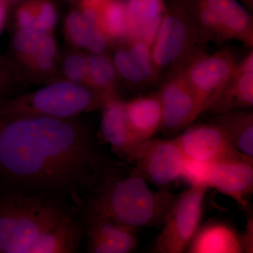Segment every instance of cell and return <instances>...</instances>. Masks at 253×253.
Instances as JSON below:
<instances>
[{
  "label": "cell",
  "instance_id": "cell-24",
  "mask_svg": "<svg viewBox=\"0 0 253 253\" xmlns=\"http://www.w3.org/2000/svg\"><path fill=\"white\" fill-rule=\"evenodd\" d=\"M118 74L113 60L104 54L87 56L86 86L106 97L117 94Z\"/></svg>",
  "mask_w": 253,
  "mask_h": 253
},
{
  "label": "cell",
  "instance_id": "cell-25",
  "mask_svg": "<svg viewBox=\"0 0 253 253\" xmlns=\"http://www.w3.org/2000/svg\"><path fill=\"white\" fill-rule=\"evenodd\" d=\"M126 48L139 68L147 84L158 82L153 59L151 46L138 39H129Z\"/></svg>",
  "mask_w": 253,
  "mask_h": 253
},
{
  "label": "cell",
  "instance_id": "cell-4",
  "mask_svg": "<svg viewBox=\"0 0 253 253\" xmlns=\"http://www.w3.org/2000/svg\"><path fill=\"white\" fill-rule=\"evenodd\" d=\"M107 97L87 86L56 82L35 92L0 102V115L70 119L101 109Z\"/></svg>",
  "mask_w": 253,
  "mask_h": 253
},
{
  "label": "cell",
  "instance_id": "cell-1",
  "mask_svg": "<svg viewBox=\"0 0 253 253\" xmlns=\"http://www.w3.org/2000/svg\"><path fill=\"white\" fill-rule=\"evenodd\" d=\"M107 158L77 118L0 115V191L59 195L81 208Z\"/></svg>",
  "mask_w": 253,
  "mask_h": 253
},
{
  "label": "cell",
  "instance_id": "cell-27",
  "mask_svg": "<svg viewBox=\"0 0 253 253\" xmlns=\"http://www.w3.org/2000/svg\"><path fill=\"white\" fill-rule=\"evenodd\" d=\"M211 169V163L186 157L180 178L190 186H206L208 188Z\"/></svg>",
  "mask_w": 253,
  "mask_h": 253
},
{
  "label": "cell",
  "instance_id": "cell-30",
  "mask_svg": "<svg viewBox=\"0 0 253 253\" xmlns=\"http://www.w3.org/2000/svg\"><path fill=\"white\" fill-rule=\"evenodd\" d=\"M14 80V64L9 59L0 55V102L11 98Z\"/></svg>",
  "mask_w": 253,
  "mask_h": 253
},
{
  "label": "cell",
  "instance_id": "cell-18",
  "mask_svg": "<svg viewBox=\"0 0 253 253\" xmlns=\"http://www.w3.org/2000/svg\"><path fill=\"white\" fill-rule=\"evenodd\" d=\"M185 253H244L241 234L229 223L219 220L207 221L200 224Z\"/></svg>",
  "mask_w": 253,
  "mask_h": 253
},
{
  "label": "cell",
  "instance_id": "cell-28",
  "mask_svg": "<svg viewBox=\"0 0 253 253\" xmlns=\"http://www.w3.org/2000/svg\"><path fill=\"white\" fill-rule=\"evenodd\" d=\"M65 29L68 41L73 45L80 48L86 47L88 26L81 11H73L68 15Z\"/></svg>",
  "mask_w": 253,
  "mask_h": 253
},
{
  "label": "cell",
  "instance_id": "cell-3",
  "mask_svg": "<svg viewBox=\"0 0 253 253\" xmlns=\"http://www.w3.org/2000/svg\"><path fill=\"white\" fill-rule=\"evenodd\" d=\"M76 207L59 195L0 191V253H29L49 226Z\"/></svg>",
  "mask_w": 253,
  "mask_h": 253
},
{
  "label": "cell",
  "instance_id": "cell-15",
  "mask_svg": "<svg viewBox=\"0 0 253 253\" xmlns=\"http://www.w3.org/2000/svg\"><path fill=\"white\" fill-rule=\"evenodd\" d=\"M253 106V48L238 61L230 79L206 112L212 115L250 109Z\"/></svg>",
  "mask_w": 253,
  "mask_h": 253
},
{
  "label": "cell",
  "instance_id": "cell-10",
  "mask_svg": "<svg viewBox=\"0 0 253 253\" xmlns=\"http://www.w3.org/2000/svg\"><path fill=\"white\" fill-rule=\"evenodd\" d=\"M80 210L88 253H128L136 249L137 230L101 215L84 204Z\"/></svg>",
  "mask_w": 253,
  "mask_h": 253
},
{
  "label": "cell",
  "instance_id": "cell-5",
  "mask_svg": "<svg viewBox=\"0 0 253 253\" xmlns=\"http://www.w3.org/2000/svg\"><path fill=\"white\" fill-rule=\"evenodd\" d=\"M204 44L237 41L253 48V18L239 0H176Z\"/></svg>",
  "mask_w": 253,
  "mask_h": 253
},
{
  "label": "cell",
  "instance_id": "cell-34",
  "mask_svg": "<svg viewBox=\"0 0 253 253\" xmlns=\"http://www.w3.org/2000/svg\"><path fill=\"white\" fill-rule=\"evenodd\" d=\"M4 1H6L8 4H11V3L16 2V1H19V0H4Z\"/></svg>",
  "mask_w": 253,
  "mask_h": 253
},
{
  "label": "cell",
  "instance_id": "cell-17",
  "mask_svg": "<svg viewBox=\"0 0 253 253\" xmlns=\"http://www.w3.org/2000/svg\"><path fill=\"white\" fill-rule=\"evenodd\" d=\"M11 47L18 59L36 71L47 73L54 67L57 46L51 33L18 29L13 37Z\"/></svg>",
  "mask_w": 253,
  "mask_h": 253
},
{
  "label": "cell",
  "instance_id": "cell-6",
  "mask_svg": "<svg viewBox=\"0 0 253 253\" xmlns=\"http://www.w3.org/2000/svg\"><path fill=\"white\" fill-rule=\"evenodd\" d=\"M205 44L192 21L176 0H166V10L152 46L158 81H164Z\"/></svg>",
  "mask_w": 253,
  "mask_h": 253
},
{
  "label": "cell",
  "instance_id": "cell-20",
  "mask_svg": "<svg viewBox=\"0 0 253 253\" xmlns=\"http://www.w3.org/2000/svg\"><path fill=\"white\" fill-rule=\"evenodd\" d=\"M126 4L129 39L152 46L166 12V0H126Z\"/></svg>",
  "mask_w": 253,
  "mask_h": 253
},
{
  "label": "cell",
  "instance_id": "cell-29",
  "mask_svg": "<svg viewBox=\"0 0 253 253\" xmlns=\"http://www.w3.org/2000/svg\"><path fill=\"white\" fill-rule=\"evenodd\" d=\"M65 74L73 83H85L87 72V57L79 54L68 56L63 66Z\"/></svg>",
  "mask_w": 253,
  "mask_h": 253
},
{
  "label": "cell",
  "instance_id": "cell-2",
  "mask_svg": "<svg viewBox=\"0 0 253 253\" xmlns=\"http://www.w3.org/2000/svg\"><path fill=\"white\" fill-rule=\"evenodd\" d=\"M176 196L167 189H151L132 168L126 169L108 158L84 204L138 231L163 224Z\"/></svg>",
  "mask_w": 253,
  "mask_h": 253
},
{
  "label": "cell",
  "instance_id": "cell-32",
  "mask_svg": "<svg viewBox=\"0 0 253 253\" xmlns=\"http://www.w3.org/2000/svg\"><path fill=\"white\" fill-rule=\"evenodd\" d=\"M8 6L9 4L4 1L0 0V33L4 30L7 18Z\"/></svg>",
  "mask_w": 253,
  "mask_h": 253
},
{
  "label": "cell",
  "instance_id": "cell-8",
  "mask_svg": "<svg viewBox=\"0 0 253 253\" xmlns=\"http://www.w3.org/2000/svg\"><path fill=\"white\" fill-rule=\"evenodd\" d=\"M208 190L206 186H190L176 194L163 222L162 231L155 242L154 253H185L201 224Z\"/></svg>",
  "mask_w": 253,
  "mask_h": 253
},
{
  "label": "cell",
  "instance_id": "cell-21",
  "mask_svg": "<svg viewBox=\"0 0 253 253\" xmlns=\"http://www.w3.org/2000/svg\"><path fill=\"white\" fill-rule=\"evenodd\" d=\"M213 122L225 132L233 147L253 158V113L248 109L235 110L214 115Z\"/></svg>",
  "mask_w": 253,
  "mask_h": 253
},
{
  "label": "cell",
  "instance_id": "cell-16",
  "mask_svg": "<svg viewBox=\"0 0 253 253\" xmlns=\"http://www.w3.org/2000/svg\"><path fill=\"white\" fill-rule=\"evenodd\" d=\"M101 109V140L109 144L115 154L127 161L138 143L126 118L124 101L120 99L118 95L109 96Z\"/></svg>",
  "mask_w": 253,
  "mask_h": 253
},
{
  "label": "cell",
  "instance_id": "cell-23",
  "mask_svg": "<svg viewBox=\"0 0 253 253\" xmlns=\"http://www.w3.org/2000/svg\"><path fill=\"white\" fill-rule=\"evenodd\" d=\"M56 19V9L49 0H28L18 7L16 14L18 29L51 33Z\"/></svg>",
  "mask_w": 253,
  "mask_h": 253
},
{
  "label": "cell",
  "instance_id": "cell-13",
  "mask_svg": "<svg viewBox=\"0 0 253 253\" xmlns=\"http://www.w3.org/2000/svg\"><path fill=\"white\" fill-rule=\"evenodd\" d=\"M208 188L229 196L249 211L253 193V158L244 156L211 163Z\"/></svg>",
  "mask_w": 253,
  "mask_h": 253
},
{
  "label": "cell",
  "instance_id": "cell-22",
  "mask_svg": "<svg viewBox=\"0 0 253 253\" xmlns=\"http://www.w3.org/2000/svg\"><path fill=\"white\" fill-rule=\"evenodd\" d=\"M100 27L110 41H127L129 28L126 0H96Z\"/></svg>",
  "mask_w": 253,
  "mask_h": 253
},
{
  "label": "cell",
  "instance_id": "cell-33",
  "mask_svg": "<svg viewBox=\"0 0 253 253\" xmlns=\"http://www.w3.org/2000/svg\"><path fill=\"white\" fill-rule=\"evenodd\" d=\"M246 9L249 10L250 12L252 13L253 11V0H239Z\"/></svg>",
  "mask_w": 253,
  "mask_h": 253
},
{
  "label": "cell",
  "instance_id": "cell-11",
  "mask_svg": "<svg viewBox=\"0 0 253 253\" xmlns=\"http://www.w3.org/2000/svg\"><path fill=\"white\" fill-rule=\"evenodd\" d=\"M163 112L161 130L174 134L200 117L192 89L179 70L163 81L158 91Z\"/></svg>",
  "mask_w": 253,
  "mask_h": 253
},
{
  "label": "cell",
  "instance_id": "cell-19",
  "mask_svg": "<svg viewBox=\"0 0 253 253\" xmlns=\"http://www.w3.org/2000/svg\"><path fill=\"white\" fill-rule=\"evenodd\" d=\"M124 106L136 142L154 137L162 129V107L157 92L124 101Z\"/></svg>",
  "mask_w": 253,
  "mask_h": 253
},
{
  "label": "cell",
  "instance_id": "cell-26",
  "mask_svg": "<svg viewBox=\"0 0 253 253\" xmlns=\"http://www.w3.org/2000/svg\"><path fill=\"white\" fill-rule=\"evenodd\" d=\"M112 60L118 76L131 85L139 86L147 84L126 46L116 49Z\"/></svg>",
  "mask_w": 253,
  "mask_h": 253
},
{
  "label": "cell",
  "instance_id": "cell-35",
  "mask_svg": "<svg viewBox=\"0 0 253 253\" xmlns=\"http://www.w3.org/2000/svg\"><path fill=\"white\" fill-rule=\"evenodd\" d=\"M81 1H84V0H81Z\"/></svg>",
  "mask_w": 253,
  "mask_h": 253
},
{
  "label": "cell",
  "instance_id": "cell-12",
  "mask_svg": "<svg viewBox=\"0 0 253 253\" xmlns=\"http://www.w3.org/2000/svg\"><path fill=\"white\" fill-rule=\"evenodd\" d=\"M173 139L186 158L197 161L214 163L245 156L233 147L222 128L213 121L190 126Z\"/></svg>",
  "mask_w": 253,
  "mask_h": 253
},
{
  "label": "cell",
  "instance_id": "cell-31",
  "mask_svg": "<svg viewBox=\"0 0 253 253\" xmlns=\"http://www.w3.org/2000/svg\"><path fill=\"white\" fill-rule=\"evenodd\" d=\"M247 216L246 224L244 233L241 234L243 251L246 253H253V216L252 212H250Z\"/></svg>",
  "mask_w": 253,
  "mask_h": 253
},
{
  "label": "cell",
  "instance_id": "cell-9",
  "mask_svg": "<svg viewBox=\"0 0 253 253\" xmlns=\"http://www.w3.org/2000/svg\"><path fill=\"white\" fill-rule=\"evenodd\" d=\"M185 158L174 139L152 137L138 143L127 161L145 181L159 189H167L180 179Z\"/></svg>",
  "mask_w": 253,
  "mask_h": 253
},
{
  "label": "cell",
  "instance_id": "cell-7",
  "mask_svg": "<svg viewBox=\"0 0 253 253\" xmlns=\"http://www.w3.org/2000/svg\"><path fill=\"white\" fill-rule=\"evenodd\" d=\"M232 50L223 49L208 54L198 50L179 71L192 89L200 116L206 112L220 94L237 64Z\"/></svg>",
  "mask_w": 253,
  "mask_h": 253
},
{
  "label": "cell",
  "instance_id": "cell-14",
  "mask_svg": "<svg viewBox=\"0 0 253 253\" xmlns=\"http://www.w3.org/2000/svg\"><path fill=\"white\" fill-rule=\"evenodd\" d=\"M80 208H73L49 226L33 245L29 253L77 252L84 236Z\"/></svg>",
  "mask_w": 253,
  "mask_h": 253
}]
</instances>
